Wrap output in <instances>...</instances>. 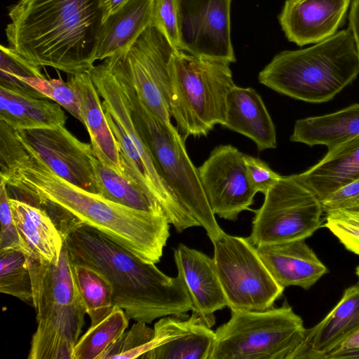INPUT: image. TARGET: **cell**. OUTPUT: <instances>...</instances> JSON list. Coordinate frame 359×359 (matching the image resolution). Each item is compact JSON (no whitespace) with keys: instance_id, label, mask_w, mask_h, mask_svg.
<instances>
[{"instance_id":"obj_29","label":"cell","mask_w":359,"mask_h":359,"mask_svg":"<svg viewBox=\"0 0 359 359\" xmlns=\"http://www.w3.org/2000/svg\"><path fill=\"white\" fill-rule=\"evenodd\" d=\"M129 318L125 311L114 306L111 313L97 324L90 326L79 339L73 359H100L106 350L126 331Z\"/></svg>"},{"instance_id":"obj_42","label":"cell","mask_w":359,"mask_h":359,"mask_svg":"<svg viewBox=\"0 0 359 359\" xmlns=\"http://www.w3.org/2000/svg\"><path fill=\"white\" fill-rule=\"evenodd\" d=\"M130 0H100L104 20L110 15L122 8Z\"/></svg>"},{"instance_id":"obj_27","label":"cell","mask_w":359,"mask_h":359,"mask_svg":"<svg viewBox=\"0 0 359 359\" xmlns=\"http://www.w3.org/2000/svg\"><path fill=\"white\" fill-rule=\"evenodd\" d=\"M93 165L100 194L133 209L164 213L161 205L136 183L120 175L97 157L93 160Z\"/></svg>"},{"instance_id":"obj_8","label":"cell","mask_w":359,"mask_h":359,"mask_svg":"<svg viewBox=\"0 0 359 359\" xmlns=\"http://www.w3.org/2000/svg\"><path fill=\"white\" fill-rule=\"evenodd\" d=\"M231 312L215 331L210 359H291L304 339L303 320L287 300L278 308Z\"/></svg>"},{"instance_id":"obj_44","label":"cell","mask_w":359,"mask_h":359,"mask_svg":"<svg viewBox=\"0 0 359 359\" xmlns=\"http://www.w3.org/2000/svg\"><path fill=\"white\" fill-rule=\"evenodd\" d=\"M355 274L358 277V279H359V266H358L355 269Z\"/></svg>"},{"instance_id":"obj_6","label":"cell","mask_w":359,"mask_h":359,"mask_svg":"<svg viewBox=\"0 0 359 359\" xmlns=\"http://www.w3.org/2000/svg\"><path fill=\"white\" fill-rule=\"evenodd\" d=\"M102 98L107 120L117 141L123 175L136 183L162 208L178 233L199 226L178 201L162 177L152 154L133 121L121 83L107 62L90 71Z\"/></svg>"},{"instance_id":"obj_43","label":"cell","mask_w":359,"mask_h":359,"mask_svg":"<svg viewBox=\"0 0 359 359\" xmlns=\"http://www.w3.org/2000/svg\"><path fill=\"white\" fill-rule=\"evenodd\" d=\"M339 359H359V350L346 353L341 355Z\"/></svg>"},{"instance_id":"obj_3","label":"cell","mask_w":359,"mask_h":359,"mask_svg":"<svg viewBox=\"0 0 359 359\" xmlns=\"http://www.w3.org/2000/svg\"><path fill=\"white\" fill-rule=\"evenodd\" d=\"M74 264L104 276L113 289L114 305L129 319L144 323L167 316L187 317L193 303L180 275L170 277L97 229L81 225L64 239Z\"/></svg>"},{"instance_id":"obj_35","label":"cell","mask_w":359,"mask_h":359,"mask_svg":"<svg viewBox=\"0 0 359 359\" xmlns=\"http://www.w3.org/2000/svg\"><path fill=\"white\" fill-rule=\"evenodd\" d=\"M9 198L6 182L0 179V250L21 249L20 241L13 219Z\"/></svg>"},{"instance_id":"obj_33","label":"cell","mask_w":359,"mask_h":359,"mask_svg":"<svg viewBox=\"0 0 359 359\" xmlns=\"http://www.w3.org/2000/svg\"><path fill=\"white\" fill-rule=\"evenodd\" d=\"M147 323L136 321L132 327L111 344L100 359H133L137 352L154 337V330Z\"/></svg>"},{"instance_id":"obj_23","label":"cell","mask_w":359,"mask_h":359,"mask_svg":"<svg viewBox=\"0 0 359 359\" xmlns=\"http://www.w3.org/2000/svg\"><path fill=\"white\" fill-rule=\"evenodd\" d=\"M153 0H130L103 22L95 55L104 60L128 48L152 25Z\"/></svg>"},{"instance_id":"obj_10","label":"cell","mask_w":359,"mask_h":359,"mask_svg":"<svg viewBox=\"0 0 359 359\" xmlns=\"http://www.w3.org/2000/svg\"><path fill=\"white\" fill-rule=\"evenodd\" d=\"M213 245L216 273L231 310H266L283 295L285 288L248 238L225 233Z\"/></svg>"},{"instance_id":"obj_39","label":"cell","mask_w":359,"mask_h":359,"mask_svg":"<svg viewBox=\"0 0 359 359\" xmlns=\"http://www.w3.org/2000/svg\"><path fill=\"white\" fill-rule=\"evenodd\" d=\"M358 350H359V328L340 341L323 357V359H339L346 353Z\"/></svg>"},{"instance_id":"obj_24","label":"cell","mask_w":359,"mask_h":359,"mask_svg":"<svg viewBox=\"0 0 359 359\" xmlns=\"http://www.w3.org/2000/svg\"><path fill=\"white\" fill-rule=\"evenodd\" d=\"M66 120L57 102L0 86V121L13 129L55 128Z\"/></svg>"},{"instance_id":"obj_7","label":"cell","mask_w":359,"mask_h":359,"mask_svg":"<svg viewBox=\"0 0 359 359\" xmlns=\"http://www.w3.org/2000/svg\"><path fill=\"white\" fill-rule=\"evenodd\" d=\"M226 62L175 50L169 66L171 117L184 140L206 136L226 120V98L235 86Z\"/></svg>"},{"instance_id":"obj_31","label":"cell","mask_w":359,"mask_h":359,"mask_svg":"<svg viewBox=\"0 0 359 359\" xmlns=\"http://www.w3.org/2000/svg\"><path fill=\"white\" fill-rule=\"evenodd\" d=\"M18 81L27 83L46 98L59 104L74 118L81 122L79 103L76 93L73 86L62 79H47L45 77L24 76Z\"/></svg>"},{"instance_id":"obj_37","label":"cell","mask_w":359,"mask_h":359,"mask_svg":"<svg viewBox=\"0 0 359 359\" xmlns=\"http://www.w3.org/2000/svg\"><path fill=\"white\" fill-rule=\"evenodd\" d=\"M326 214L338 210H359V178L341 187L322 201Z\"/></svg>"},{"instance_id":"obj_4","label":"cell","mask_w":359,"mask_h":359,"mask_svg":"<svg viewBox=\"0 0 359 359\" xmlns=\"http://www.w3.org/2000/svg\"><path fill=\"white\" fill-rule=\"evenodd\" d=\"M359 74L354 37L348 28L314 45L276 55L259 73L260 83L311 103L333 99Z\"/></svg>"},{"instance_id":"obj_1","label":"cell","mask_w":359,"mask_h":359,"mask_svg":"<svg viewBox=\"0 0 359 359\" xmlns=\"http://www.w3.org/2000/svg\"><path fill=\"white\" fill-rule=\"evenodd\" d=\"M0 178L18 194L15 198L36 207L42 202L55 204L143 260L160 262L170 236V222L163 212L133 209L71 183L27 151L17 139L0 150Z\"/></svg>"},{"instance_id":"obj_13","label":"cell","mask_w":359,"mask_h":359,"mask_svg":"<svg viewBox=\"0 0 359 359\" xmlns=\"http://www.w3.org/2000/svg\"><path fill=\"white\" fill-rule=\"evenodd\" d=\"M202 185L212 212L236 221L239 214L250 210L257 192L244 163V154L231 144L219 145L199 167Z\"/></svg>"},{"instance_id":"obj_28","label":"cell","mask_w":359,"mask_h":359,"mask_svg":"<svg viewBox=\"0 0 359 359\" xmlns=\"http://www.w3.org/2000/svg\"><path fill=\"white\" fill-rule=\"evenodd\" d=\"M73 275L90 326H93L106 318L114 306L112 287L100 273L84 265L73 264Z\"/></svg>"},{"instance_id":"obj_14","label":"cell","mask_w":359,"mask_h":359,"mask_svg":"<svg viewBox=\"0 0 359 359\" xmlns=\"http://www.w3.org/2000/svg\"><path fill=\"white\" fill-rule=\"evenodd\" d=\"M232 0H177L181 50L236 62L231 38Z\"/></svg>"},{"instance_id":"obj_40","label":"cell","mask_w":359,"mask_h":359,"mask_svg":"<svg viewBox=\"0 0 359 359\" xmlns=\"http://www.w3.org/2000/svg\"><path fill=\"white\" fill-rule=\"evenodd\" d=\"M349 27L351 30L359 60V0H353L348 14Z\"/></svg>"},{"instance_id":"obj_26","label":"cell","mask_w":359,"mask_h":359,"mask_svg":"<svg viewBox=\"0 0 359 359\" xmlns=\"http://www.w3.org/2000/svg\"><path fill=\"white\" fill-rule=\"evenodd\" d=\"M358 138L359 104H354L334 113L297 120L290 140L310 147L325 145L331 150Z\"/></svg>"},{"instance_id":"obj_30","label":"cell","mask_w":359,"mask_h":359,"mask_svg":"<svg viewBox=\"0 0 359 359\" xmlns=\"http://www.w3.org/2000/svg\"><path fill=\"white\" fill-rule=\"evenodd\" d=\"M0 292L33 304L31 273L21 249L0 250Z\"/></svg>"},{"instance_id":"obj_22","label":"cell","mask_w":359,"mask_h":359,"mask_svg":"<svg viewBox=\"0 0 359 359\" xmlns=\"http://www.w3.org/2000/svg\"><path fill=\"white\" fill-rule=\"evenodd\" d=\"M222 126L251 139L259 151L277 147L274 123L261 96L252 88L235 85L230 90Z\"/></svg>"},{"instance_id":"obj_36","label":"cell","mask_w":359,"mask_h":359,"mask_svg":"<svg viewBox=\"0 0 359 359\" xmlns=\"http://www.w3.org/2000/svg\"><path fill=\"white\" fill-rule=\"evenodd\" d=\"M244 163L250 182L257 193L266 194L281 177L258 158L244 154Z\"/></svg>"},{"instance_id":"obj_38","label":"cell","mask_w":359,"mask_h":359,"mask_svg":"<svg viewBox=\"0 0 359 359\" xmlns=\"http://www.w3.org/2000/svg\"><path fill=\"white\" fill-rule=\"evenodd\" d=\"M323 226L338 238L346 249L359 255V226L327 215Z\"/></svg>"},{"instance_id":"obj_32","label":"cell","mask_w":359,"mask_h":359,"mask_svg":"<svg viewBox=\"0 0 359 359\" xmlns=\"http://www.w3.org/2000/svg\"><path fill=\"white\" fill-rule=\"evenodd\" d=\"M40 67L11 47L0 46V86L25 93L18 79L24 76L44 77ZM25 93L28 94L26 91Z\"/></svg>"},{"instance_id":"obj_9","label":"cell","mask_w":359,"mask_h":359,"mask_svg":"<svg viewBox=\"0 0 359 359\" xmlns=\"http://www.w3.org/2000/svg\"><path fill=\"white\" fill-rule=\"evenodd\" d=\"M322 201L299 175L281 176L255 211L248 238L257 248L310 237L323 225Z\"/></svg>"},{"instance_id":"obj_18","label":"cell","mask_w":359,"mask_h":359,"mask_svg":"<svg viewBox=\"0 0 359 359\" xmlns=\"http://www.w3.org/2000/svg\"><path fill=\"white\" fill-rule=\"evenodd\" d=\"M259 257L284 288L298 286L309 290L328 272L305 239L257 247Z\"/></svg>"},{"instance_id":"obj_5","label":"cell","mask_w":359,"mask_h":359,"mask_svg":"<svg viewBox=\"0 0 359 359\" xmlns=\"http://www.w3.org/2000/svg\"><path fill=\"white\" fill-rule=\"evenodd\" d=\"M107 65L121 83L133 121L162 177L184 208L205 230L212 244L215 243L225 232L211 210L198 168L189 158L185 140L172 123L163 121L148 109L115 62L109 61Z\"/></svg>"},{"instance_id":"obj_21","label":"cell","mask_w":359,"mask_h":359,"mask_svg":"<svg viewBox=\"0 0 359 359\" xmlns=\"http://www.w3.org/2000/svg\"><path fill=\"white\" fill-rule=\"evenodd\" d=\"M21 249L27 257L57 264L64 238L43 209L17 198H9Z\"/></svg>"},{"instance_id":"obj_20","label":"cell","mask_w":359,"mask_h":359,"mask_svg":"<svg viewBox=\"0 0 359 359\" xmlns=\"http://www.w3.org/2000/svg\"><path fill=\"white\" fill-rule=\"evenodd\" d=\"M68 81L76 93L81 123L88 133L95 156L123 175L118 145L107 120L100 96L90 72L71 75Z\"/></svg>"},{"instance_id":"obj_2","label":"cell","mask_w":359,"mask_h":359,"mask_svg":"<svg viewBox=\"0 0 359 359\" xmlns=\"http://www.w3.org/2000/svg\"><path fill=\"white\" fill-rule=\"evenodd\" d=\"M9 46L40 67L89 72L104 17L100 0H19L8 12Z\"/></svg>"},{"instance_id":"obj_11","label":"cell","mask_w":359,"mask_h":359,"mask_svg":"<svg viewBox=\"0 0 359 359\" xmlns=\"http://www.w3.org/2000/svg\"><path fill=\"white\" fill-rule=\"evenodd\" d=\"M175 50L151 25L128 48L109 57L125 73L148 109L166 123H171L169 66Z\"/></svg>"},{"instance_id":"obj_15","label":"cell","mask_w":359,"mask_h":359,"mask_svg":"<svg viewBox=\"0 0 359 359\" xmlns=\"http://www.w3.org/2000/svg\"><path fill=\"white\" fill-rule=\"evenodd\" d=\"M215 339V331L196 313L186 320L167 316L155 323L152 339L135 358L210 359Z\"/></svg>"},{"instance_id":"obj_17","label":"cell","mask_w":359,"mask_h":359,"mask_svg":"<svg viewBox=\"0 0 359 359\" xmlns=\"http://www.w3.org/2000/svg\"><path fill=\"white\" fill-rule=\"evenodd\" d=\"M178 275L185 283L193 303L192 312L210 327L215 323L214 313L227 306L216 273L214 259L205 254L179 244L174 250Z\"/></svg>"},{"instance_id":"obj_25","label":"cell","mask_w":359,"mask_h":359,"mask_svg":"<svg viewBox=\"0 0 359 359\" xmlns=\"http://www.w3.org/2000/svg\"><path fill=\"white\" fill-rule=\"evenodd\" d=\"M298 175L322 201L341 187L359 178V138L328 150L319 162Z\"/></svg>"},{"instance_id":"obj_41","label":"cell","mask_w":359,"mask_h":359,"mask_svg":"<svg viewBox=\"0 0 359 359\" xmlns=\"http://www.w3.org/2000/svg\"><path fill=\"white\" fill-rule=\"evenodd\" d=\"M334 218L359 226V210H338L326 214Z\"/></svg>"},{"instance_id":"obj_34","label":"cell","mask_w":359,"mask_h":359,"mask_svg":"<svg viewBox=\"0 0 359 359\" xmlns=\"http://www.w3.org/2000/svg\"><path fill=\"white\" fill-rule=\"evenodd\" d=\"M152 25L168 39L176 50H181L177 0H153Z\"/></svg>"},{"instance_id":"obj_12","label":"cell","mask_w":359,"mask_h":359,"mask_svg":"<svg viewBox=\"0 0 359 359\" xmlns=\"http://www.w3.org/2000/svg\"><path fill=\"white\" fill-rule=\"evenodd\" d=\"M22 147L39 157L56 174L89 191L99 194L90 144L80 141L65 126L14 130Z\"/></svg>"},{"instance_id":"obj_16","label":"cell","mask_w":359,"mask_h":359,"mask_svg":"<svg viewBox=\"0 0 359 359\" xmlns=\"http://www.w3.org/2000/svg\"><path fill=\"white\" fill-rule=\"evenodd\" d=\"M351 0H286L278 16L288 41L315 44L337 32Z\"/></svg>"},{"instance_id":"obj_19","label":"cell","mask_w":359,"mask_h":359,"mask_svg":"<svg viewBox=\"0 0 359 359\" xmlns=\"http://www.w3.org/2000/svg\"><path fill=\"white\" fill-rule=\"evenodd\" d=\"M359 328V281L346 288L338 303L318 323L306 330L291 359H323L340 341Z\"/></svg>"}]
</instances>
